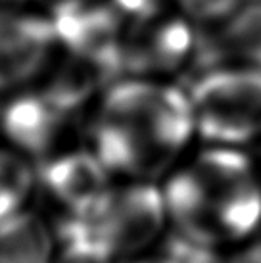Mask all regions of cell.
<instances>
[{
  "label": "cell",
  "mask_w": 261,
  "mask_h": 263,
  "mask_svg": "<svg viewBox=\"0 0 261 263\" xmlns=\"http://www.w3.org/2000/svg\"><path fill=\"white\" fill-rule=\"evenodd\" d=\"M198 142L189 88L121 75L88 110L87 144L114 179H161Z\"/></svg>",
  "instance_id": "6da1fadb"
},
{
  "label": "cell",
  "mask_w": 261,
  "mask_h": 263,
  "mask_svg": "<svg viewBox=\"0 0 261 263\" xmlns=\"http://www.w3.org/2000/svg\"><path fill=\"white\" fill-rule=\"evenodd\" d=\"M169 231L234 250L261 231V167L246 148L194 146L160 181Z\"/></svg>",
  "instance_id": "7a4b0ae2"
},
{
  "label": "cell",
  "mask_w": 261,
  "mask_h": 263,
  "mask_svg": "<svg viewBox=\"0 0 261 263\" xmlns=\"http://www.w3.org/2000/svg\"><path fill=\"white\" fill-rule=\"evenodd\" d=\"M200 144L250 148L261 142V67L221 62L189 87Z\"/></svg>",
  "instance_id": "3957f363"
},
{
  "label": "cell",
  "mask_w": 261,
  "mask_h": 263,
  "mask_svg": "<svg viewBox=\"0 0 261 263\" xmlns=\"http://www.w3.org/2000/svg\"><path fill=\"white\" fill-rule=\"evenodd\" d=\"M200 52V29L177 10L127 22L121 43L123 75L171 79L182 73Z\"/></svg>",
  "instance_id": "277c9868"
},
{
  "label": "cell",
  "mask_w": 261,
  "mask_h": 263,
  "mask_svg": "<svg viewBox=\"0 0 261 263\" xmlns=\"http://www.w3.org/2000/svg\"><path fill=\"white\" fill-rule=\"evenodd\" d=\"M60 50L54 22L36 6L0 10V95L33 87Z\"/></svg>",
  "instance_id": "5b68a950"
},
{
  "label": "cell",
  "mask_w": 261,
  "mask_h": 263,
  "mask_svg": "<svg viewBox=\"0 0 261 263\" xmlns=\"http://www.w3.org/2000/svg\"><path fill=\"white\" fill-rule=\"evenodd\" d=\"M71 119L43 88L33 85L6 96L0 108V135L6 144L39 163L64 148Z\"/></svg>",
  "instance_id": "8992f818"
},
{
  "label": "cell",
  "mask_w": 261,
  "mask_h": 263,
  "mask_svg": "<svg viewBox=\"0 0 261 263\" xmlns=\"http://www.w3.org/2000/svg\"><path fill=\"white\" fill-rule=\"evenodd\" d=\"M116 179L87 144L60 148L39 161V190L62 213H83L95 205Z\"/></svg>",
  "instance_id": "52a82bcc"
},
{
  "label": "cell",
  "mask_w": 261,
  "mask_h": 263,
  "mask_svg": "<svg viewBox=\"0 0 261 263\" xmlns=\"http://www.w3.org/2000/svg\"><path fill=\"white\" fill-rule=\"evenodd\" d=\"M52 22L62 50L106 60L121 69V43L127 20L109 0L52 15Z\"/></svg>",
  "instance_id": "ba28073f"
},
{
  "label": "cell",
  "mask_w": 261,
  "mask_h": 263,
  "mask_svg": "<svg viewBox=\"0 0 261 263\" xmlns=\"http://www.w3.org/2000/svg\"><path fill=\"white\" fill-rule=\"evenodd\" d=\"M121 75V69L111 62L60 48L48 71L36 85L60 110L73 117L79 111L90 110L102 92Z\"/></svg>",
  "instance_id": "9c48e42d"
},
{
  "label": "cell",
  "mask_w": 261,
  "mask_h": 263,
  "mask_svg": "<svg viewBox=\"0 0 261 263\" xmlns=\"http://www.w3.org/2000/svg\"><path fill=\"white\" fill-rule=\"evenodd\" d=\"M0 263H58L54 227L33 210L2 225Z\"/></svg>",
  "instance_id": "30bf717a"
},
{
  "label": "cell",
  "mask_w": 261,
  "mask_h": 263,
  "mask_svg": "<svg viewBox=\"0 0 261 263\" xmlns=\"http://www.w3.org/2000/svg\"><path fill=\"white\" fill-rule=\"evenodd\" d=\"M39 192V163L29 156L0 144V227L31 210Z\"/></svg>",
  "instance_id": "8fae6325"
},
{
  "label": "cell",
  "mask_w": 261,
  "mask_h": 263,
  "mask_svg": "<svg viewBox=\"0 0 261 263\" xmlns=\"http://www.w3.org/2000/svg\"><path fill=\"white\" fill-rule=\"evenodd\" d=\"M221 62L261 67V2H244L231 20L213 31Z\"/></svg>",
  "instance_id": "7c38bea8"
},
{
  "label": "cell",
  "mask_w": 261,
  "mask_h": 263,
  "mask_svg": "<svg viewBox=\"0 0 261 263\" xmlns=\"http://www.w3.org/2000/svg\"><path fill=\"white\" fill-rule=\"evenodd\" d=\"M242 0H173V10L202 31H217L238 12Z\"/></svg>",
  "instance_id": "4fadbf2b"
},
{
  "label": "cell",
  "mask_w": 261,
  "mask_h": 263,
  "mask_svg": "<svg viewBox=\"0 0 261 263\" xmlns=\"http://www.w3.org/2000/svg\"><path fill=\"white\" fill-rule=\"evenodd\" d=\"M127 22L154 17L173 8V0H109Z\"/></svg>",
  "instance_id": "5bb4252c"
},
{
  "label": "cell",
  "mask_w": 261,
  "mask_h": 263,
  "mask_svg": "<svg viewBox=\"0 0 261 263\" xmlns=\"http://www.w3.org/2000/svg\"><path fill=\"white\" fill-rule=\"evenodd\" d=\"M95 2H100V0H33V6L43 10L44 14H48L52 17V15L64 14V12L75 10V8L95 4Z\"/></svg>",
  "instance_id": "9a60e30c"
},
{
  "label": "cell",
  "mask_w": 261,
  "mask_h": 263,
  "mask_svg": "<svg viewBox=\"0 0 261 263\" xmlns=\"http://www.w3.org/2000/svg\"><path fill=\"white\" fill-rule=\"evenodd\" d=\"M123 263H179V261H177L167 250L158 246V248L150 250V252H144V254H140V256H137V257H130V259H127V261H123Z\"/></svg>",
  "instance_id": "2e32d148"
},
{
  "label": "cell",
  "mask_w": 261,
  "mask_h": 263,
  "mask_svg": "<svg viewBox=\"0 0 261 263\" xmlns=\"http://www.w3.org/2000/svg\"><path fill=\"white\" fill-rule=\"evenodd\" d=\"M242 2H261V0H242Z\"/></svg>",
  "instance_id": "e0dca14e"
},
{
  "label": "cell",
  "mask_w": 261,
  "mask_h": 263,
  "mask_svg": "<svg viewBox=\"0 0 261 263\" xmlns=\"http://www.w3.org/2000/svg\"><path fill=\"white\" fill-rule=\"evenodd\" d=\"M261 144V142H259ZM257 161H259V167H261V152H259V158H257Z\"/></svg>",
  "instance_id": "ac0fdd59"
}]
</instances>
